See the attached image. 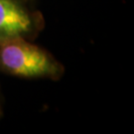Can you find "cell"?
Listing matches in <instances>:
<instances>
[{
  "instance_id": "1",
  "label": "cell",
  "mask_w": 134,
  "mask_h": 134,
  "mask_svg": "<svg viewBox=\"0 0 134 134\" xmlns=\"http://www.w3.org/2000/svg\"><path fill=\"white\" fill-rule=\"evenodd\" d=\"M66 68L47 49L28 39L0 44V72L25 80L60 81Z\"/></svg>"
},
{
  "instance_id": "2",
  "label": "cell",
  "mask_w": 134,
  "mask_h": 134,
  "mask_svg": "<svg viewBox=\"0 0 134 134\" xmlns=\"http://www.w3.org/2000/svg\"><path fill=\"white\" fill-rule=\"evenodd\" d=\"M45 17L35 0H0V44L15 39H37Z\"/></svg>"
},
{
  "instance_id": "3",
  "label": "cell",
  "mask_w": 134,
  "mask_h": 134,
  "mask_svg": "<svg viewBox=\"0 0 134 134\" xmlns=\"http://www.w3.org/2000/svg\"><path fill=\"white\" fill-rule=\"evenodd\" d=\"M3 109H4V106H3V96L0 91V117L3 115Z\"/></svg>"
}]
</instances>
